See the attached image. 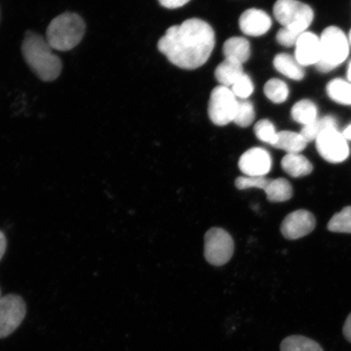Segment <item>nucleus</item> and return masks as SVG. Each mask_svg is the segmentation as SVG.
<instances>
[{"instance_id": "nucleus-1", "label": "nucleus", "mask_w": 351, "mask_h": 351, "mask_svg": "<svg viewBox=\"0 0 351 351\" xmlns=\"http://www.w3.org/2000/svg\"><path fill=\"white\" fill-rule=\"evenodd\" d=\"M216 36L212 26L197 19L167 29L158 49L177 67L193 70L204 65L212 55Z\"/></svg>"}, {"instance_id": "nucleus-2", "label": "nucleus", "mask_w": 351, "mask_h": 351, "mask_svg": "<svg viewBox=\"0 0 351 351\" xmlns=\"http://www.w3.org/2000/svg\"><path fill=\"white\" fill-rule=\"evenodd\" d=\"M25 62L38 78L44 82L55 81L60 75L62 63L47 39L34 32H27L22 43Z\"/></svg>"}, {"instance_id": "nucleus-3", "label": "nucleus", "mask_w": 351, "mask_h": 351, "mask_svg": "<svg viewBox=\"0 0 351 351\" xmlns=\"http://www.w3.org/2000/svg\"><path fill=\"white\" fill-rule=\"evenodd\" d=\"M86 24L76 13L64 12L51 21L47 29V41L52 49L67 51L82 40Z\"/></svg>"}, {"instance_id": "nucleus-4", "label": "nucleus", "mask_w": 351, "mask_h": 351, "mask_svg": "<svg viewBox=\"0 0 351 351\" xmlns=\"http://www.w3.org/2000/svg\"><path fill=\"white\" fill-rule=\"evenodd\" d=\"M320 39L322 57L317 65L320 72L328 73L343 63L349 55V41L336 26L324 30Z\"/></svg>"}, {"instance_id": "nucleus-5", "label": "nucleus", "mask_w": 351, "mask_h": 351, "mask_svg": "<svg viewBox=\"0 0 351 351\" xmlns=\"http://www.w3.org/2000/svg\"><path fill=\"white\" fill-rule=\"evenodd\" d=\"M274 14L284 27L301 34L306 32L314 19L311 8L298 0H278L274 4Z\"/></svg>"}, {"instance_id": "nucleus-6", "label": "nucleus", "mask_w": 351, "mask_h": 351, "mask_svg": "<svg viewBox=\"0 0 351 351\" xmlns=\"http://www.w3.org/2000/svg\"><path fill=\"white\" fill-rule=\"evenodd\" d=\"M239 101L229 87L218 86L212 91L208 116L213 124L225 126L234 121Z\"/></svg>"}, {"instance_id": "nucleus-7", "label": "nucleus", "mask_w": 351, "mask_h": 351, "mask_svg": "<svg viewBox=\"0 0 351 351\" xmlns=\"http://www.w3.org/2000/svg\"><path fill=\"white\" fill-rule=\"evenodd\" d=\"M204 241V256L210 265L221 266L230 261L234 243L229 232L221 228H213L206 232Z\"/></svg>"}, {"instance_id": "nucleus-8", "label": "nucleus", "mask_w": 351, "mask_h": 351, "mask_svg": "<svg viewBox=\"0 0 351 351\" xmlns=\"http://www.w3.org/2000/svg\"><path fill=\"white\" fill-rule=\"evenodd\" d=\"M25 302L19 295L10 293L0 300V339H6L21 326L26 315Z\"/></svg>"}, {"instance_id": "nucleus-9", "label": "nucleus", "mask_w": 351, "mask_h": 351, "mask_svg": "<svg viewBox=\"0 0 351 351\" xmlns=\"http://www.w3.org/2000/svg\"><path fill=\"white\" fill-rule=\"evenodd\" d=\"M315 143L320 156L329 163H341L350 156L348 139L337 129L324 131L315 140Z\"/></svg>"}, {"instance_id": "nucleus-10", "label": "nucleus", "mask_w": 351, "mask_h": 351, "mask_svg": "<svg viewBox=\"0 0 351 351\" xmlns=\"http://www.w3.org/2000/svg\"><path fill=\"white\" fill-rule=\"evenodd\" d=\"M273 160L269 152L254 147L240 157L239 167L247 177H265L270 172Z\"/></svg>"}, {"instance_id": "nucleus-11", "label": "nucleus", "mask_w": 351, "mask_h": 351, "mask_svg": "<svg viewBox=\"0 0 351 351\" xmlns=\"http://www.w3.org/2000/svg\"><path fill=\"white\" fill-rule=\"evenodd\" d=\"M315 227V219L313 214L308 210H298L284 219L280 231L285 239L295 240L309 234Z\"/></svg>"}, {"instance_id": "nucleus-12", "label": "nucleus", "mask_w": 351, "mask_h": 351, "mask_svg": "<svg viewBox=\"0 0 351 351\" xmlns=\"http://www.w3.org/2000/svg\"><path fill=\"white\" fill-rule=\"evenodd\" d=\"M240 29L245 34L260 37L271 28V19L267 12L256 8L245 11L240 16Z\"/></svg>"}, {"instance_id": "nucleus-13", "label": "nucleus", "mask_w": 351, "mask_h": 351, "mask_svg": "<svg viewBox=\"0 0 351 351\" xmlns=\"http://www.w3.org/2000/svg\"><path fill=\"white\" fill-rule=\"evenodd\" d=\"M295 57L302 66L317 64L322 57L320 39L317 35L302 33L295 45Z\"/></svg>"}, {"instance_id": "nucleus-14", "label": "nucleus", "mask_w": 351, "mask_h": 351, "mask_svg": "<svg viewBox=\"0 0 351 351\" xmlns=\"http://www.w3.org/2000/svg\"><path fill=\"white\" fill-rule=\"evenodd\" d=\"M243 64L238 61L226 59L219 64L215 71V77L221 84L226 87H232L239 78L244 75Z\"/></svg>"}, {"instance_id": "nucleus-15", "label": "nucleus", "mask_w": 351, "mask_h": 351, "mask_svg": "<svg viewBox=\"0 0 351 351\" xmlns=\"http://www.w3.org/2000/svg\"><path fill=\"white\" fill-rule=\"evenodd\" d=\"M285 173L292 178H302L313 173V165L300 153L287 154L282 160Z\"/></svg>"}, {"instance_id": "nucleus-16", "label": "nucleus", "mask_w": 351, "mask_h": 351, "mask_svg": "<svg viewBox=\"0 0 351 351\" xmlns=\"http://www.w3.org/2000/svg\"><path fill=\"white\" fill-rule=\"evenodd\" d=\"M223 53L226 59H231L244 64L251 56V45L247 39L232 37L227 39L223 46Z\"/></svg>"}, {"instance_id": "nucleus-17", "label": "nucleus", "mask_w": 351, "mask_h": 351, "mask_svg": "<svg viewBox=\"0 0 351 351\" xmlns=\"http://www.w3.org/2000/svg\"><path fill=\"white\" fill-rule=\"evenodd\" d=\"M274 65L279 73L293 80L300 81L305 76L302 66L298 63L295 57L291 55L280 53L276 56Z\"/></svg>"}, {"instance_id": "nucleus-18", "label": "nucleus", "mask_w": 351, "mask_h": 351, "mask_svg": "<svg viewBox=\"0 0 351 351\" xmlns=\"http://www.w3.org/2000/svg\"><path fill=\"white\" fill-rule=\"evenodd\" d=\"M307 143L300 134L291 131H280L273 147L287 152L288 154L300 153L306 147Z\"/></svg>"}, {"instance_id": "nucleus-19", "label": "nucleus", "mask_w": 351, "mask_h": 351, "mask_svg": "<svg viewBox=\"0 0 351 351\" xmlns=\"http://www.w3.org/2000/svg\"><path fill=\"white\" fill-rule=\"evenodd\" d=\"M263 191L266 193L267 199L273 203L287 201L293 196L291 184L285 178L270 179Z\"/></svg>"}, {"instance_id": "nucleus-20", "label": "nucleus", "mask_w": 351, "mask_h": 351, "mask_svg": "<svg viewBox=\"0 0 351 351\" xmlns=\"http://www.w3.org/2000/svg\"><path fill=\"white\" fill-rule=\"evenodd\" d=\"M280 351H324L317 341L302 335H291L280 342Z\"/></svg>"}, {"instance_id": "nucleus-21", "label": "nucleus", "mask_w": 351, "mask_h": 351, "mask_svg": "<svg viewBox=\"0 0 351 351\" xmlns=\"http://www.w3.org/2000/svg\"><path fill=\"white\" fill-rule=\"evenodd\" d=\"M337 121L331 116L324 117L320 119L315 120L309 125L304 126L300 134L304 137L307 143L317 140L319 136L324 131L330 129H337Z\"/></svg>"}, {"instance_id": "nucleus-22", "label": "nucleus", "mask_w": 351, "mask_h": 351, "mask_svg": "<svg viewBox=\"0 0 351 351\" xmlns=\"http://www.w3.org/2000/svg\"><path fill=\"white\" fill-rule=\"evenodd\" d=\"M291 116L300 124L309 125L317 119V107L308 99L298 101L292 108Z\"/></svg>"}, {"instance_id": "nucleus-23", "label": "nucleus", "mask_w": 351, "mask_h": 351, "mask_svg": "<svg viewBox=\"0 0 351 351\" xmlns=\"http://www.w3.org/2000/svg\"><path fill=\"white\" fill-rule=\"evenodd\" d=\"M327 93L331 99L343 105H351V83L340 78L328 83Z\"/></svg>"}, {"instance_id": "nucleus-24", "label": "nucleus", "mask_w": 351, "mask_h": 351, "mask_svg": "<svg viewBox=\"0 0 351 351\" xmlns=\"http://www.w3.org/2000/svg\"><path fill=\"white\" fill-rule=\"evenodd\" d=\"M265 94L267 98L274 104H282L287 100L289 88L287 83L280 79H270L265 86Z\"/></svg>"}, {"instance_id": "nucleus-25", "label": "nucleus", "mask_w": 351, "mask_h": 351, "mask_svg": "<svg viewBox=\"0 0 351 351\" xmlns=\"http://www.w3.org/2000/svg\"><path fill=\"white\" fill-rule=\"evenodd\" d=\"M328 230L335 232L351 234V206L336 213L328 223Z\"/></svg>"}, {"instance_id": "nucleus-26", "label": "nucleus", "mask_w": 351, "mask_h": 351, "mask_svg": "<svg viewBox=\"0 0 351 351\" xmlns=\"http://www.w3.org/2000/svg\"><path fill=\"white\" fill-rule=\"evenodd\" d=\"M256 113L252 102L248 100L239 101L234 122L241 128H247L254 122Z\"/></svg>"}, {"instance_id": "nucleus-27", "label": "nucleus", "mask_w": 351, "mask_h": 351, "mask_svg": "<svg viewBox=\"0 0 351 351\" xmlns=\"http://www.w3.org/2000/svg\"><path fill=\"white\" fill-rule=\"evenodd\" d=\"M254 134L261 141L269 143L274 146L278 138V132L273 123L269 120L263 119L258 121L254 125Z\"/></svg>"}, {"instance_id": "nucleus-28", "label": "nucleus", "mask_w": 351, "mask_h": 351, "mask_svg": "<svg viewBox=\"0 0 351 351\" xmlns=\"http://www.w3.org/2000/svg\"><path fill=\"white\" fill-rule=\"evenodd\" d=\"M232 91L236 97L241 99H245L250 97L254 91V85L251 77L247 74L239 79L232 86Z\"/></svg>"}, {"instance_id": "nucleus-29", "label": "nucleus", "mask_w": 351, "mask_h": 351, "mask_svg": "<svg viewBox=\"0 0 351 351\" xmlns=\"http://www.w3.org/2000/svg\"><path fill=\"white\" fill-rule=\"evenodd\" d=\"M269 181L270 179L265 177H239L236 179L235 186L239 190L256 188L265 191Z\"/></svg>"}, {"instance_id": "nucleus-30", "label": "nucleus", "mask_w": 351, "mask_h": 351, "mask_svg": "<svg viewBox=\"0 0 351 351\" xmlns=\"http://www.w3.org/2000/svg\"><path fill=\"white\" fill-rule=\"evenodd\" d=\"M302 34L284 27L280 29L278 34H276V40H278L280 45L291 47L296 45L298 38H300Z\"/></svg>"}, {"instance_id": "nucleus-31", "label": "nucleus", "mask_w": 351, "mask_h": 351, "mask_svg": "<svg viewBox=\"0 0 351 351\" xmlns=\"http://www.w3.org/2000/svg\"><path fill=\"white\" fill-rule=\"evenodd\" d=\"M190 1L191 0H159L161 6L169 8V10L183 7Z\"/></svg>"}, {"instance_id": "nucleus-32", "label": "nucleus", "mask_w": 351, "mask_h": 351, "mask_svg": "<svg viewBox=\"0 0 351 351\" xmlns=\"http://www.w3.org/2000/svg\"><path fill=\"white\" fill-rule=\"evenodd\" d=\"M342 333H343L345 339L351 343V313L346 319Z\"/></svg>"}, {"instance_id": "nucleus-33", "label": "nucleus", "mask_w": 351, "mask_h": 351, "mask_svg": "<svg viewBox=\"0 0 351 351\" xmlns=\"http://www.w3.org/2000/svg\"><path fill=\"white\" fill-rule=\"evenodd\" d=\"M7 249V239L5 235H4L2 231H0V261L5 254Z\"/></svg>"}, {"instance_id": "nucleus-34", "label": "nucleus", "mask_w": 351, "mask_h": 351, "mask_svg": "<svg viewBox=\"0 0 351 351\" xmlns=\"http://www.w3.org/2000/svg\"><path fill=\"white\" fill-rule=\"evenodd\" d=\"M344 137L348 140H351V125L346 128L343 132Z\"/></svg>"}, {"instance_id": "nucleus-35", "label": "nucleus", "mask_w": 351, "mask_h": 351, "mask_svg": "<svg viewBox=\"0 0 351 351\" xmlns=\"http://www.w3.org/2000/svg\"><path fill=\"white\" fill-rule=\"evenodd\" d=\"M348 78L349 82L351 83V61L348 66Z\"/></svg>"}, {"instance_id": "nucleus-36", "label": "nucleus", "mask_w": 351, "mask_h": 351, "mask_svg": "<svg viewBox=\"0 0 351 351\" xmlns=\"http://www.w3.org/2000/svg\"><path fill=\"white\" fill-rule=\"evenodd\" d=\"M350 43H351V30H350Z\"/></svg>"}, {"instance_id": "nucleus-37", "label": "nucleus", "mask_w": 351, "mask_h": 351, "mask_svg": "<svg viewBox=\"0 0 351 351\" xmlns=\"http://www.w3.org/2000/svg\"><path fill=\"white\" fill-rule=\"evenodd\" d=\"M1 291H0V300H1Z\"/></svg>"}]
</instances>
